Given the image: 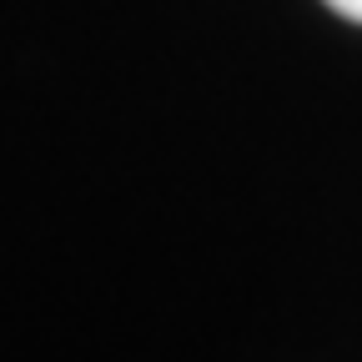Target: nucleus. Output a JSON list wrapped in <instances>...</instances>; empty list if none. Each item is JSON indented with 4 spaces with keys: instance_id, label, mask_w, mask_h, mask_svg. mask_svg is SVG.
<instances>
[{
    "instance_id": "nucleus-1",
    "label": "nucleus",
    "mask_w": 362,
    "mask_h": 362,
    "mask_svg": "<svg viewBox=\"0 0 362 362\" xmlns=\"http://www.w3.org/2000/svg\"><path fill=\"white\" fill-rule=\"evenodd\" d=\"M327 6L337 16H347V21H362V0H327Z\"/></svg>"
}]
</instances>
